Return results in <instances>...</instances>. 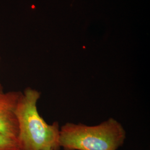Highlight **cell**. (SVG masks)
<instances>
[{
	"mask_svg": "<svg viewBox=\"0 0 150 150\" xmlns=\"http://www.w3.org/2000/svg\"><path fill=\"white\" fill-rule=\"evenodd\" d=\"M0 61H1V58H0ZM2 92V86L0 83V92Z\"/></svg>",
	"mask_w": 150,
	"mask_h": 150,
	"instance_id": "5",
	"label": "cell"
},
{
	"mask_svg": "<svg viewBox=\"0 0 150 150\" xmlns=\"http://www.w3.org/2000/svg\"><path fill=\"white\" fill-rule=\"evenodd\" d=\"M0 150H20L17 141L0 134Z\"/></svg>",
	"mask_w": 150,
	"mask_h": 150,
	"instance_id": "4",
	"label": "cell"
},
{
	"mask_svg": "<svg viewBox=\"0 0 150 150\" xmlns=\"http://www.w3.org/2000/svg\"><path fill=\"white\" fill-rule=\"evenodd\" d=\"M126 138L123 126L112 117L95 126L67 122L59 131V145L64 150H117Z\"/></svg>",
	"mask_w": 150,
	"mask_h": 150,
	"instance_id": "2",
	"label": "cell"
},
{
	"mask_svg": "<svg viewBox=\"0 0 150 150\" xmlns=\"http://www.w3.org/2000/svg\"><path fill=\"white\" fill-rule=\"evenodd\" d=\"M21 93L20 91L0 92V134L16 140L18 123L15 110Z\"/></svg>",
	"mask_w": 150,
	"mask_h": 150,
	"instance_id": "3",
	"label": "cell"
},
{
	"mask_svg": "<svg viewBox=\"0 0 150 150\" xmlns=\"http://www.w3.org/2000/svg\"><path fill=\"white\" fill-rule=\"evenodd\" d=\"M41 93L30 87L26 88L16 105L18 123L17 141L20 150H61L59 123L48 124L38 111Z\"/></svg>",
	"mask_w": 150,
	"mask_h": 150,
	"instance_id": "1",
	"label": "cell"
}]
</instances>
